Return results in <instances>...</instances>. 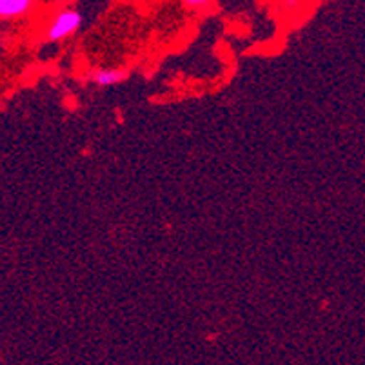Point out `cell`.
<instances>
[{
  "mask_svg": "<svg viewBox=\"0 0 365 365\" xmlns=\"http://www.w3.org/2000/svg\"><path fill=\"white\" fill-rule=\"evenodd\" d=\"M82 26L81 11L75 8H64L56 11L49 21L48 28L44 31V38L48 42H64L71 38Z\"/></svg>",
  "mask_w": 365,
  "mask_h": 365,
  "instance_id": "cell-1",
  "label": "cell"
},
{
  "mask_svg": "<svg viewBox=\"0 0 365 365\" xmlns=\"http://www.w3.org/2000/svg\"><path fill=\"white\" fill-rule=\"evenodd\" d=\"M129 71L120 68H101L88 73V81L98 88H111L128 81Z\"/></svg>",
  "mask_w": 365,
  "mask_h": 365,
  "instance_id": "cell-2",
  "label": "cell"
},
{
  "mask_svg": "<svg viewBox=\"0 0 365 365\" xmlns=\"http://www.w3.org/2000/svg\"><path fill=\"white\" fill-rule=\"evenodd\" d=\"M38 0H0V21H19L35 9Z\"/></svg>",
  "mask_w": 365,
  "mask_h": 365,
  "instance_id": "cell-3",
  "label": "cell"
},
{
  "mask_svg": "<svg viewBox=\"0 0 365 365\" xmlns=\"http://www.w3.org/2000/svg\"><path fill=\"white\" fill-rule=\"evenodd\" d=\"M187 11H207L213 8L215 0H180Z\"/></svg>",
  "mask_w": 365,
  "mask_h": 365,
  "instance_id": "cell-4",
  "label": "cell"
},
{
  "mask_svg": "<svg viewBox=\"0 0 365 365\" xmlns=\"http://www.w3.org/2000/svg\"><path fill=\"white\" fill-rule=\"evenodd\" d=\"M278 6L285 11H294L302 6V0H278Z\"/></svg>",
  "mask_w": 365,
  "mask_h": 365,
  "instance_id": "cell-5",
  "label": "cell"
},
{
  "mask_svg": "<svg viewBox=\"0 0 365 365\" xmlns=\"http://www.w3.org/2000/svg\"><path fill=\"white\" fill-rule=\"evenodd\" d=\"M2 53H4V46L0 44V55H2Z\"/></svg>",
  "mask_w": 365,
  "mask_h": 365,
  "instance_id": "cell-6",
  "label": "cell"
},
{
  "mask_svg": "<svg viewBox=\"0 0 365 365\" xmlns=\"http://www.w3.org/2000/svg\"><path fill=\"white\" fill-rule=\"evenodd\" d=\"M66 2H75V0H66Z\"/></svg>",
  "mask_w": 365,
  "mask_h": 365,
  "instance_id": "cell-7",
  "label": "cell"
}]
</instances>
